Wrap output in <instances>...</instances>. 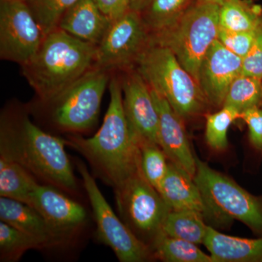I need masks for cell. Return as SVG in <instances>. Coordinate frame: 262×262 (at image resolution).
<instances>
[{
	"mask_svg": "<svg viewBox=\"0 0 262 262\" xmlns=\"http://www.w3.org/2000/svg\"><path fill=\"white\" fill-rule=\"evenodd\" d=\"M108 89L110 104L98 132L88 139L73 136L66 141L84 157L100 178L115 189L140 171V146L124 110L121 82L113 77Z\"/></svg>",
	"mask_w": 262,
	"mask_h": 262,
	"instance_id": "cell-1",
	"label": "cell"
},
{
	"mask_svg": "<svg viewBox=\"0 0 262 262\" xmlns=\"http://www.w3.org/2000/svg\"><path fill=\"white\" fill-rule=\"evenodd\" d=\"M66 145L65 139L45 132L27 115L2 118L0 157L20 164L43 184L73 194L77 182Z\"/></svg>",
	"mask_w": 262,
	"mask_h": 262,
	"instance_id": "cell-2",
	"label": "cell"
},
{
	"mask_svg": "<svg viewBox=\"0 0 262 262\" xmlns=\"http://www.w3.org/2000/svg\"><path fill=\"white\" fill-rule=\"evenodd\" d=\"M96 48L58 28L46 34L22 74L45 103H50L96 63Z\"/></svg>",
	"mask_w": 262,
	"mask_h": 262,
	"instance_id": "cell-3",
	"label": "cell"
},
{
	"mask_svg": "<svg viewBox=\"0 0 262 262\" xmlns=\"http://www.w3.org/2000/svg\"><path fill=\"white\" fill-rule=\"evenodd\" d=\"M135 69L184 120L201 116L209 107L195 79L168 48L149 43Z\"/></svg>",
	"mask_w": 262,
	"mask_h": 262,
	"instance_id": "cell-4",
	"label": "cell"
},
{
	"mask_svg": "<svg viewBox=\"0 0 262 262\" xmlns=\"http://www.w3.org/2000/svg\"><path fill=\"white\" fill-rule=\"evenodd\" d=\"M220 5L198 1L170 28L150 34L151 44L168 48L198 82L207 52L218 39Z\"/></svg>",
	"mask_w": 262,
	"mask_h": 262,
	"instance_id": "cell-5",
	"label": "cell"
},
{
	"mask_svg": "<svg viewBox=\"0 0 262 262\" xmlns=\"http://www.w3.org/2000/svg\"><path fill=\"white\" fill-rule=\"evenodd\" d=\"M198 184L208 210V219L218 223L237 220L262 237V196H255L225 174L196 156Z\"/></svg>",
	"mask_w": 262,
	"mask_h": 262,
	"instance_id": "cell-6",
	"label": "cell"
},
{
	"mask_svg": "<svg viewBox=\"0 0 262 262\" xmlns=\"http://www.w3.org/2000/svg\"><path fill=\"white\" fill-rule=\"evenodd\" d=\"M114 192L122 221L151 248L171 210L159 192L144 178L141 170Z\"/></svg>",
	"mask_w": 262,
	"mask_h": 262,
	"instance_id": "cell-7",
	"label": "cell"
},
{
	"mask_svg": "<svg viewBox=\"0 0 262 262\" xmlns=\"http://www.w3.org/2000/svg\"><path fill=\"white\" fill-rule=\"evenodd\" d=\"M110 80L108 71L93 67L48 103L52 106L53 122L70 132H81L94 126Z\"/></svg>",
	"mask_w": 262,
	"mask_h": 262,
	"instance_id": "cell-8",
	"label": "cell"
},
{
	"mask_svg": "<svg viewBox=\"0 0 262 262\" xmlns=\"http://www.w3.org/2000/svg\"><path fill=\"white\" fill-rule=\"evenodd\" d=\"M77 169L92 207L98 239L113 250L120 261L144 262L153 259L151 248L117 216L87 167L77 163Z\"/></svg>",
	"mask_w": 262,
	"mask_h": 262,
	"instance_id": "cell-9",
	"label": "cell"
},
{
	"mask_svg": "<svg viewBox=\"0 0 262 262\" xmlns=\"http://www.w3.org/2000/svg\"><path fill=\"white\" fill-rule=\"evenodd\" d=\"M150 42V33L140 13L130 10L112 23L96 48L95 67L110 72L135 68Z\"/></svg>",
	"mask_w": 262,
	"mask_h": 262,
	"instance_id": "cell-10",
	"label": "cell"
},
{
	"mask_svg": "<svg viewBox=\"0 0 262 262\" xmlns=\"http://www.w3.org/2000/svg\"><path fill=\"white\" fill-rule=\"evenodd\" d=\"M46 34L24 0H1L0 57L24 66L34 56Z\"/></svg>",
	"mask_w": 262,
	"mask_h": 262,
	"instance_id": "cell-11",
	"label": "cell"
},
{
	"mask_svg": "<svg viewBox=\"0 0 262 262\" xmlns=\"http://www.w3.org/2000/svg\"><path fill=\"white\" fill-rule=\"evenodd\" d=\"M125 71L120 82L129 125L140 140L160 145L159 115L151 89L135 68Z\"/></svg>",
	"mask_w": 262,
	"mask_h": 262,
	"instance_id": "cell-12",
	"label": "cell"
},
{
	"mask_svg": "<svg viewBox=\"0 0 262 262\" xmlns=\"http://www.w3.org/2000/svg\"><path fill=\"white\" fill-rule=\"evenodd\" d=\"M243 58L216 39L202 61L198 83L210 106L222 108L229 87L241 75Z\"/></svg>",
	"mask_w": 262,
	"mask_h": 262,
	"instance_id": "cell-13",
	"label": "cell"
},
{
	"mask_svg": "<svg viewBox=\"0 0 262 262\" xmlns=\"http://www.w3.org/2000/svg\"><path fill=\"white\" fill-rule=\"evenodd\" d=\"M151 89L159 115V144L169 161L180 167L194 178L196 155L192 152L184 120L162 95Z\"/></svg>",
	"mask_w": 262,
	"mask_h": 262,
	"instance_id": "cell-14",
	"label": "cell"
},
{
	"mask_svg": "<svg viewBox=\"0 0 262 262\" xmlns=\"http://www.w3.org/2000/svg\"><path fill=\"white\" fill-rule=\"evenodd\" d=\"M63 191L39 184L33 192L29 206L35 208L53 227L72 236L87 221V212L78 202L66 196Z\"/></svg>",
	"mask_w": 262,
	"mask_h": 262,
	"instance_id": "cell-15",
	"label": "cell"
},
{
	"mask_svg": "<svg viewBox=\"0 0 262 262\" xmlns=\"http://www.w3.org/2000/svg\"><path fill=\"white\" fill-rule=\"evenodd\" d=\"M0 220L37 241L42 248L59 246L70 235L58 230L33 207L0 196Z\"/></svg>",
	"mask_w": 262,
	"mask_h": 262,
	"instance_id": "cell-16",
	"label": "cell"
},
{
	"mask_svg": "<svg viewBox=\"0 0 262 262\" xmlns=\"http://www.w3.org/2000/svg\"><path fill=\"white\" fill-rule=\"evenodd\" d=\"M158 192L171 211H194L208 219L206 202L194 178L171 162Z\"/></svg>",
	"mask_w": 262,
	"mask_h": 262,
	"instance_id": "cell-17",
	"label": "cell"
},
{
	"mask_svg": "<svg viewBox=\"0 0 262 262\" xmlns=\"http://www.w3.org/2000/svg\"><path fill=\"white\" fill-rule=\"evenodd\" d=\"M111 24L94 0H78L63 15L58 28L84 42L98 46Z\"/></svg>",
	"mask_w": 262,
	"mask_h": 262,
	"instance_id": "cell-18",
	"label": "cell"
},
{
	"mask_svg": "<svg viewBox=\"0 0 262 262\" xmlns=\"http://www.w3.org/2000/svg\"><path fill=\"white\" fill-rule=\"evenodd\" d=\"M203 245L214 262H262V237H234L208 226Z\"/></svg>",
	"mask_w": 262,
	"mask_h": 262,
	"instance_id": "cell-19",
	"label": "cell"
},
{
	"mask_svg": "<svg viewBox=\"0 0 262 262\" xmlns=\"http://www.w3.org/2000/svg\"><path fill=\"white\" fill-rule=\"evenodd\" d=\"M39 184L37 179L21 165L0 157V196L29 205Z\"/></svg>",
	"mask_w": 262,
	"mask_h": 262,
	"instance_id": "cell-20",
	"label": "cell"
},
{
	"mask_svg": "<svg viewBox=\"0 0 262 262\" xmlns=\"http://www.w3.org/2000/svg\"><path fill=\"white\" fill-rule=\"evenodd\" d=\"M262 22V8L251 0H225L220 4V28L234 32L255 31Z\"/></svg>",
	"mask_w": 262,
	"mask_h": 262,
	"instance_id": "cell-21",
	"label": "cell"
},
{
	"mask_svg": "<svg viewBox=\"0 0 262 262\" xmlns=\"http://www.w3.org/2000/svg\"><path fill=\"white\" fill-rule=\"evenodd\" d=\"M205 217L194 211H170L164 222L162 233L196 245L203 244L208 226Z\"/></svg>",
	"mask_w": 262,
	"mask_h": 262,
	"instance_id": "cell-22",
	"label": "cell"
},
{
	"mask_svg": "<svg viewBox=\"0 0 262 262\" xmlns=\"http://www.w3.org/2000/svg\"><path fill=\"white\" fill-rule=\"evenodd\" d=\"M198 0H151L142 13L150 34L160 32L177 24Z\"/></svg>",
	"mask_w": 262,
	"mask_h": 262,
	"instance_id": "cell-23",
	"label": "cell"
},
{
	"mask_svg": "<svg viewBox=\"0 0 262 262\" xmlns=\"http://www.w3.org/2000/svg\"><path fill=\"white\" fill-rule=\"evenodd\" d=\"M153 257L165 262H214L196 244L160 233L151 246Z\"/></svg>",
	"mask_w": 262,
	"mask_h": 262,
	"instance_id": "cell-24",
	"label": "cell"
},
{
	"mask_svg": "<svg viewBox=\"0 0 262 262\" xmlns=\"http://www.w3.org/2000/svg\"><path fill=\"white\" fill-rule=\"evenodd\" d=\"M261 103L262 79L241 75L229 87L223 106H230L241 114L261 106Z\"/></svg>",
	"mask_w": 262,
	"mask_h": 262,
	"instance_id": "cell-25",
	"label": "cell"
},
{
	"mask_svg": "<svg viewBox=\"0 0 262 262\" xmlns=\"http://www.w3.org/2000/svg\"><path fill=\"white\" fill-rule=\"evenodd\" d=\"M206 139L207 145L213 151L220 152L228 147L227 134L229 127L237 119L241 113L230 106H224L220 111L206 115Z\"/></svg>",
	"mask_w": 262,
	"mask_h": 262,
	"instance_id": "cell-26",
	"label": "cell"
},
{
	"mask_svg": "<svg viewBox=\"0 0 262 262\" xmlns=\"http://www.w3.org/2000/svg\"><path fill=\"white\" fill-rule=\"evenodd\" d=\"M43 248L42 245L30 236L0 222V259L1 261H18L24 253L32 249Z\"/></svg>",
	"mask_w": 262,
	"mask_h": 262,
	"instance_id": "cell-27",
	"label": "cell"
},
{
	"mask_svg": "<svg viewBox=\"0 0 262 262\" xmlns=\"http://www.w3.org/2000/svg\"><path fill=\"white\" fill-rule=\"evenodd\" d=\"M139 140L141 172L147 182L158 191L168 172L169 160L158 144Z\"/></svg>",
	"mask_w": 262,
	"mask_h": 262,
	"instance_id": "cell-28",
	"label": "cell"
},
{
	"mask_svg": "<svg viewBox=\"0 0 262 262\" xmlns=\"http://www.w3.org/2000/svg\"><path fill=\"white\" fill-rule=\"evenodd\" d=\"M34 18L48 34L58 28L65 13L78 0H24Z\"/></svg>",
	"mask_w": 262,
	"mask_h": 262,
	"instance_id": "cell-29",
	"label": "cell"
},
{
	"mask_svg": "<svg viewBox=\"0 0 262 262\" xmlns=\"http://www.w3.org/2000/svg\"><path fill=\"white\" fill-rule=\"evenodd\" d=\"M256 30L234 32L220 28L218 39L229 51L244 58L252 47L256 38Z\"/></svg>",
	"mask_w": 262,
	"mask_h": 262,
	"instance_id": "cell-30",
	"label": "cell"
},
{
	"mask_svg": "<svg viewBox=\"0 0 262 262\" xmlns=\"http://www.w3.org/2000/svg\"><path fill=\"white\" fill-rule=\"evenodd\" d=\"M241 75L262 79V22L256 30L252 47L243 58Z\"/></svg>",
	"mask_w": 262,
	"mask_h": 262,
	"instance_id": "cell-31",
	"label": "cell"
},
{
	"mask_svg": "<svg viewBox=\"0 0 262 262\" xmlns=\"http://www.w3.org/2000/svg\"><path fill=\"white\" fill-rule=\"evenodd\" d=\"M248 127L249 140L251 145L258 151H262V108L256 106L241 114Z\"/></svg>",
	"mask_w": 262,
	"mask_h": 262,
	"instance_id": "cell-32",
	"label": "cell"
},
{
	"mask_svg": "<svg viewBox=\"0 0 262 262\" xmlns=\"http://www.w3.org/2000/svg\"><path fill=\"white\" fill-rule=\"evenodd\" d=\"M98 8L113 23L130 11V0H94Z\"/></svg>",
	"mask_w": 262,
	"mask_h": 262,
	"instance_id": "cell-33",
	"label": "cell"
},
{
	"mask_svg": "<svg viewBox=\"0 0 262 262\" xmlns=\"http://www.w3.org/2000/svg\"><path fill=\"white\" fill-rule=\"evenodd\" d=\"M151 0H130L131 10L138 13H142L147 8Z\"/></svg>",
	"mask_w": 262,
	"mask_h": 262,
	"instance_id": "cell-34",
	"label": "cell"
},
{
	"mask_svg": "<svg viewBox=\"0 0 262 262\" xmlns=\"http://www.w3.org/2000/svg\"><path fill=\"white\" fill-rule=\"evenodd\" d=\"M198 1L201 2H207V3H216V4H222L225 0H198Z\"/></svg>",
	"mask_w": 262,
	"mask_h": 262,
	"instance_id": "cell-35",
	"label": "cell"
},
{
	"mask_svg": "<svg viewBox=\"0 0 262 262\" xmlns=\"http://www.w3.org/2000/svg\"><path fill=\"white\" fill-rule=\"evenodd\" d=\"M261 106H262V103H261Z\"/></svg>",
	"mask_w": 262,
	"mask_h": 262,
	"instance_id": "cell-36",
	"label": "cell"
}]
</instances>
